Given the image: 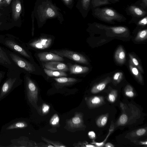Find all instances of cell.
<instances>
[{"mask_svg": "<svg viewBox=\"0 0 147 147\" xmlns=\"http://www.w3.org/2000/svg\"><path fill=\"white\" fill-rule=\"evenodd\" d=\"M33 11L39 27L48 19H57L61 24L64 20L61 10L52 0H36Z\"/></svg>", "mask_w": 147, "mask_h": 147, "instance_id": "6da1fadb", "label": "cell"}, {"mask_svg": "<svg viewBox=\"0 0 147 147\" xmlns=\"http://www.w3.org/2000/svg\"><path fill=\"white\" fill-rule=\"evenodd\" d=\"M91 10L94 17L105 22L114 24L115 21L124 22L127 20L124 16L112 7H98Z\"/></svg>", "mask_w": 147, "mask_h": 147, "instance_id": "7a4b0ae2", "label": "cell"}, {"mask_svg": "<svg viewBox=\"0 0 147 147\" xmlns=\"http://www.w3.org/2000/svg\"><path fill=\"white\" fill-rule=\"evenodd\" d=\"M26 92L28 102L35 107L37 106L38 90L34 82L28 76L25 79Z\"/></svg>", "mask_w": 147, "mask_h": 147, "instance_id": "3957f363", "label": "cell"}, {"mask_svg": "<svg viewBox=\"0 0 147 147\" xmlns=\"http://www.w3.org/2000/svg\"><path fill=\"white\" fill-rule=\"evenodd\" d=\"M20 83L16 77L9 78L6 80L0 89V101L8 96Z\"/></svg>", "mask_w": 147, "mask_h": 147, "instance_id": "277c9868", "label": "cell"}, {"mask_svg": "<svg viewBox=\"0 0 147 147\" xmlns=\"http://www.w3.org/2000/svg\"><path fill=\"white\" fill-rule=\"evenodd\" d=\"M51 51L62 57H66L80 63L86 64L88 62L86 59L82 55L73 51L62 50Z\"/></svg>", "mask_w": 147, "mask_h": 147, "instance_id": "5b68a950", "label": "cell"}, {"mask_svg": "<svg viewBox=\"0 0 147 147\" xmlns=\"http://www.w3.org/2000/svg\"><path fill=\"white\" fill-rule=\"evenodd\" d=\"M9 55L12 60L19 67L29 72H32L35 71L34 66L30 63L14 54L11 53Z\"/></svg>", "mask_w": 147, "mask_h": 147, "instance_id": "8992f818", "label": "cell"}, {"mask_svg": "<svg viewBox=\"0 0 147 147\" xmlns=\"http://www.w3.org/2000/svg\"><path fill=\"white\" fill-rule=\"evenodd\" d=\"M125 11L127 15L132 18H140L147 16V11L133 4L127 5Z\"/></svg>", "mask_w": 147, "mask_h": 147, "instance_id": "52a82bcc", "label": "cell"}, {"mask_svg": "<svg viewBox=\"0 0 147 147\" xmlns=\"http://www.w3.org/2000/svg\"><path fill=\"white\" fill-rule=\"evenodd\" d=\"M28 126L26 121L20 119H15L3 126L2 130L3 131L13 130H20L25 128Z\"/></svg>", "mask_w": 147, "mask_h": 147, "instance_id": "ba28073f", "label": "cell"}, {"mask_svg": "<svg viewBox=\"0 0 147 147\" xmlns=\"http://www.w3.org/2000/svg\"><path fill=\"white\" fill-rule=\"evenodd\" d=\"M92 0H78L76 7L81 13L84 18H85L91 10Z\"/></svg>", "mask_w": 147, "mask_h": 147, "instance_id": "9c48e42d", "label": "cell"}, {"mask_svg": "<svg viewBox=\"0 0 147 147\" xmlns=\"http://www.w3.org/2000/svg\"><path fill=\"white\" fill-rule=\"evenodd\" d=\"M52 42L50 38H42L35 40L29 44L31 47L39 49H43L49 47Z\"/></svg>", "mask_w": 147, "mask_h": 147, "instance_id": "30bf717a", "label": "cell"}, {"mask_svg": "<svg viewBox=\"0 0 147 147\" xmlns=\"http://www.w3.org/2000/svg\"><path fill=\"white\" fill-rule=\"evenodd\" d=\"M37 55L39 59L41 61H59L64 60L62 57L52 52H41L38 53Z\"/></svg>", "mask_w": 147, "mask_h": 147, "instance_id": "8fae6325", "label": "cell"}, {"mask_svg": "<svg viewBox=\"0 0 147 147\" xmlns=\"http://www.w3.org/2000/svg\"><path fill=\"white\" fill-rule=\"evenodd\" d=\"M68 126L74 129L81 127L83 125V120L82 114L79 112H76L74 116L67 122Z\"/></svg>", "mask_w": 147, "mask_h": 147, "instance_id": "7c38bea8", "label": "cell"}, {"mask_svg": "<svg viewBox=\"0 0 147 147\" xmlns=\"http://www.w3.org/2000/svg\"><path fill=\"white\" fill-rule=\"evenodd\" d=\"M44 66L45 68L59 71H67L68 68L65 64L57 61H50L45 63Z\"/></svg>", "mask_w": 147, "mask_h": 147, "instance_id": "4fadbf2b", "label": "cell"}, {"mask_svg": "<svg viewBox=\"0 0 147 147\" xmlns=\"http://www.w3.org/2000/svg\"><path fill=\"white\" fill-rule=\"evenodd\" d=\"M5 44L8 47L24 56L28 58L30 57V56L23 48L14 41L7 40L5 42Z\"/></svg>", "mask_w": 147, "mask_h": 147, "instance_id": "5bb4252c", "label": "cell"}, {"mask_svg": "<svg viewBox=\"0 0 147 147\" xmlns=\"http://www.w3.org/2000/svg\"><path fill=\"white\" fill-rule=\"evenodd\" d=\"M13 18L17 21L20 16L22 11V7L20 0H13L12 4Z\"/></svg>", "mask_w": 147, "mask_h": 147, "instance_id": "9a60e30c", "label": "cell"}, {"mask_svg": "<svg viewBox=\"0 0 147 147\" xmlns=\"http://www.w3.org/2000/svg\"><path fill=\"white\" fill-rule=\"evenodd\" d=\"M120 0H92L91 10L103 6L111 5L119 2Z\"/></svg>", "mask_w": 147, "mask_h": 147, "instance_id": "2e32d148", "label": "cell"}, {"mask_svg": "<svg viewBox=\"0 0 147 147\" xmlns=\"http://www.w3.org/2000/svg\"><path fill=\"white\" fill-rule=\"evenodd\" d=\"M69 69L71 74L84 73L87 72L89 70L88 67H83L76 64L69 65Z\"/></svg>", "mask_w": 147, "mask_h": 147, "instance_id": "e0dca14e", "label": "cell"}, {"mask_svg": "<svg viewBox=\"0 0 147 147\" xmlns=\"http://www.w3.org/2000/svg\"><path fill=\"white\" fill-rule=\"evenodd\" d=\"M45 73L49 76L51 77H60L66 76V73L64 71L45 68L44 69Z\"/></svg>", "mask_w": 147, "mask_h": 147, "instance_id": "ac0fdd59", "label": "cell"}, {"mask_svg": "<svg viewBox=\"0 0 147 147\" xmlns=\"http://www.w3.org/2000/svg\"><path fill=\"white\" fill-rule=\"evenodd\" d=\"M54 79L58 83L65 85L73 84L77 81L76 79L74 78L63 77L55 78Z\"/></svg>", "mask_w": 147, "mask_h": 147, "instance_id": "d6986e66", "label": "cell"}, {"mask_svg": "<svg viewBox=\"0 0 147 147\" xmlns=\"http://www.w3.org/2000/svg\"><path fill=\"white\" fill-rule=\"evenodd\" d=\"M115 58L118 63H124L125 58V54L122 47H119L117 50L115 54Z\"/></svg>", "mask_w": 147, "mask_h": 147, "instance_id": "ffe728a7", "label": "cell"}, {"mask_svg": "<svg viewBox=\"0 0 147 147\" xmlns=\"http://www.w3.org/2000/svg\"><path fill=\"white\" fill-rule=\"evenodd\" d=\"M129 23H135L140 27H145L147 24V16L140 18H132Z\"/></svg>", "mask_w": 147, "mask_h": 147, "instance_id": "44dd1931", "label": "cell"}, {"mask_svg": "<svg viewBox=\"0 0 147 147\" xmlns=\"http://www.w3.org/2000/svg\"><path fill=\"white\" fill-rule=\"evenodd\" d=\"M103 101V99L101 97L95 96L90 98L87 101L89 106L93 107L100 105Z\"/></svg>", "mask_w": 147, "mask_h": 147, "instance_id": "7402d4cb", "label": "cell"}, {"mask_svg": "<svg viewBox=\"0 0 147 147\" xmlns=\"http://www.w3.org/2000/svg\"><path fill=\"white\" fill-rule=\"evenodd\" d=\"M107 83L108 81H106L95 86L92 89L91 92L95 93L103 90L105 88Z\"/></svg>", "mask_w": 147, "mask_h": 147, "instance_id": "603a6c76", "label": "cell"}, {"mask_svg": "<svg viewBox=\"0 0 147 147\" xmlns=\"http://www.w3.org/2000/svg\"><path fill=\"white\" fill-rule=\"evenodd\" d=\"M42 139L48 144H50L53 145L54 147H65L66 146L63 144L61 142H58L51 140L45 138L41 137Z\"/></svg>", "mask_w": 147, "mask_h": 147, "instance_id": "cb8c5ba5", "label": "cell"}, {"mask_svg": "<svg viewBox=\"0 0 147 147\" xmlns=\"http://www.w3.org/2000/svg\"><path fill=\"white\" fill-rule=\"evenodd\" d=\"M112 29L115 34H120L127 32L128 29L124 26H112Z\"/></svg>", "mask_w": 147, "mask_h": 147, "instance_id": "d4e9b609", "label": "cell"}, {"mask_svg": "<svg viewBox=\"0 0 147 147\" xmlns=\"http://www.w3.org/2000/svg\"><path fill=\"white\" fill-rule=\"evenodd\" d=\"M0 63H8L11 64V62L6 54L0 47Z\"/></svg>", "mask_w": 147, "mask_h": 147, "instance_id": "484cf974", "label": "cell"}, {"mask_svg": "<svg viewBox=\"0 0 147 147\" xmlns=\"http://www.w3.org/2000/svg\"><path fill=\"white\" fill-rule=\"evenodd\" d=\"M130 69L133 74L140 81L142 80L141 76L137 68L133 65L131 62L129 65Z\"/></svg>", "mask_w": 147, "mask_h": 147, "instance_id": "4316f807", "label": "cell"}, {"mask_svg": "<svg viewBox=\"0 0 147 147\" xmlns=\"http://www.w3.org/2000/svg\"><path fill=\"white\" fill-rule=\"evenodd\" d=\"M133 4L147 11V0H138Z\"/></svg>", "mask_w": 147, "mask_h": 147, "instance_id": "83f0119b", "label": "cell"}, {"mask_svg": "<svg viewBox=\"0 0 147 147\" xmlns=\"http://www.w3.org/2000/svg\"><path fill=\"white\" fill-rule=\"evenodd\" d=\"M108 120L107 116L103 115L99 118L96 121V124L100 127L105 126Z\"/></svg>", "mask_w": 147, "mask_h": 147, "instance_id": "f1b7e54d", "label": "cell"}, {"mask_svg": "<svg viewBox=\"0 0 147 147\" xmlns=\"http://www.w3.org/2000/svg\"><path fill=\"white\" fill-rule=\"evenodd\" d=\"M59 119L58 115L56 113L54 114L51 118L49 123L53 126H56L59 123Z\"/></svg>", "mask_w": 147, "mask_h": 147, "instance_id": "f546056e", "label": "cell"}, {"mask_svg": "<svg viewBox=\"0 0 147 147\" xmlns=\"http://www.w3.org/2000/svg\"><path fill=\"white\" fill-rule=\"evenodd\" d=\"M125 93L126 96L129 97H133L134 95L133 89L130 86H127L125 90Z\"/></svg>", "mask_w": 147, "mask_h": 147, "instance_id": "4dcf8cb0", "label": "cell"}, {"mask_svg": "<svg viewBox=\"0 0 147 147\" xmlns=\"http://www.w3.org/2000/svg\"><path fill=\"white\" fill-rule=\"evenodd\" d=\"M128 118L127 115L125 114H123L120 116L119 122V124L124 125L125 124L128 120Z\"/></svg>", "mask_w": 147, "mask_h": 147, "instance_id": "1f68e13d", "label": "cell"}, {"mask_svg": "<svg viewBox=\"0 0 147 147\" xmlns=\"http://www.w3.org/2000/svg\"><path fill=\"white\" fill-rule=\"evenodd\" d=\"M65 5L69 8L71 9L74 5V0H61Z\"/></svg>", "mask_w": 147, "mask_h": 147, "instance_id": "d6a6232c", "label": "cell"}, {"mask_svg": "<svg viewBox=\"0 0 147 147\" xmlns=\"http://www.w3.org/2000/svg\"><path fill=\"white\" fill-rule=\"evenodd\" d=\"M147 34V30L145 29L140 30L138 33L137 37L140 39H143L146 36Z\"/></svg>", "mask_w": 147, "mask_h": 147, "instance_id": "836d02e7", "label": "cell"}, {"mask_svg": "<svg viewBox=\"0 0 147 147\" xmlns=\"http://www.w3.org/2000/svg\"><path fill=\"white\" fill-rule=\"evenodd\" d=\"M50 106L44 103L42 104L41 107V111L43 114H47L49 111Z\"/></svg>", "mask_w": 147, "mask_h": 147, "instance_id": "e575fe53", "label": "cell"}, {"mask_svg": "<svg viewBox=\"0 0 147 147\" xmlns=\"http://www.w3.org/2000/svg\"><path fill=\"white\" fill-rule=\"evenodd\" d=\"M116 97V95L115 93V92H112L109 94L108 98L110 102H113L115 101Z\"/></svg>", "mask_w": 147, "mask_h": 147, "instance_id": "d590c367", "label": "cell"}, {"mask_svg": "<svg viewBox=\"0 0 147 147\" xmlns=\"http://www.w3.org/2000/svg\"><path fill=\"white\" fill-rule=\"evenodd\" d=\"M32 21V36H33L34 34V11H33L32 12L31 15Z\"/></svg>", "mask_w": 147, "mask_h": 147, "instance_id": "8d00e7d4", "label": "cell"}, {"mask_svg": "<svg viewBox=\"0 0 147 147\" xmlns=\"http://www.w3.org/2000/svg\"><path fill=\"white\" fill-rule=\"evenodd\" d=\"M122 75V73L120 72H117L114 75L113 79L116 81H119L121 78Z\"/></svg>", "mask_w": 147, "mask_h": 147, "instance_id": "74e56055", "label": "cell"}, {"mask_svg": "<svg viewBox=\"0 0 147 147\" xmlns=\"http://www.w3.org/2000/svg\"><path fill=\"white\" fill-rule=\"evenodd\" d=\"M146 132V130L145 129L142 128L137 130L136 132V134L138 136H141L144 135Z\"/></svg>", "mask_w": 147, "mask_h": 147, "instance_id": "f35d334b", "label": "cell"}, {"mask_svg": "<svg viewBox=\"0 0 147 147\" xmlns=\"http://www.w3.org/2000/svg\"><path fill=\"white\" fill-rule=\"evenodd\" d=\"M132 63L135 66H138L139 63L137 60L135 58L133 57L131 55H130Z\"/></svg>", "mask_w": 147, "mask_h": 147, "instance_id": "ab89813d", "label": "cell"}, {"mask_svg": "<svg viewBox=\"0 0 147 147\" xmlns=\"http://www.w3.org/2000/svg\"><path fill=\"white\" fill-rule=\"evenodd\" d=\"M88 135L89 138L92 139L94 138L96 136L95 132L93 131H90L89 132Z\"/></svg>", "mask_w": 147, "mask_h": 147, "instance_id": "60d3db41", "label": "cell"}, {"mask_svg": "<svg viewBox=\"0 0 147 147\" xmlns=\"http://www.w3.org/2000/svg\"><path fill=\"white\" fill-rule=\"evenodd\" d=\"M105 146L106 147H114V146L112 144L110 143H108L105 144Z\"/></svg>", "mask_w": 147, "mask_h": 147, "instance_id": "b9f144b4", "label": "cell"}, {"mask_svg": "<svg viewBox=\"0 0 147 147\" xmlns=\"http://www.w3.org/2000/svg\"><path fill=\"white\" fill-rule=\"evenodd\" d=\"M12 0H4L5 4L9 5L10 4Z\"/></svg>", "mask_w": 147, "mask_h": 147, "instance_id": "7bdbcfd3", "label": "cell"}, {"mask_svg": "<svg viewBox=\"0 0 147 147\" xmlns=\"http://www.w3.org/2000/svg\"><path fill=\"white\" fill-rule=\"evenodd\" d=\"M5 4L4 0H0V7Z\"/></svg>", "mask_w": 147, "mask_h": 147, "instance_id": "ee69618b", "label": "cell"}, {"mask_svg": "<svg viewBox=\"0 0 147 147\" xmlns=\"http://www.w3.org/2000/svg\"><path fill=\"white\" fill-rule=\"evenodd\" d=\"M86 147H94L96 146H94L93 145H92L90 144H88L86 145Z\"/></svg>", "mask_w": 147, "mask_h": 147, "instance_id": "f6af8a7d", "label": "cell"}, {"mask_svg": "<svg viewBox=\"0 0 147 147\" xmlns=\"http://www.w3.org/2000/svg\"><path fill=\"white\" fill-rule=\"evenodd\" d=\"M141 143V144L144 145H147V142L146 141L145 142H140Z\"/></svg>", "mask_w": 147, "mask_h": 147, "instance_id": "bcb514c9", "label": "cell"}, {"mask_svg": "<svg viewBox=\"0 0 147 147\" xmlns=\"http://www.w3.org/2000/svg\"><path fill=\"white\" fill-rule=\"evenodd\" d=\"M3 78V76H2V74L1 73H0V83Z\"/></svg>", "mask_w": 147, "mask_h": 147, "instance_id": "7dc6e473", "label": "cell"}, {"mask_svg": "<svg viewBox=\"0 0 147 147\" xmlns=\"http://www.w3.org/2000/svg\"><path fill=\"white\" fill-rule=\"evenodd\" d=\"M2 23V22H0V26L1 25V24Z\"/></svg>", "mask_w": 147, "mask_h": 147, "instance_id": "c3c4849f", "label": "cell"}, {"mask_svg": "<svg viewBox=\"0 0 147 147\" xmlns=\"http://www.w3.org/2000/svg\"><path fill=\"white\" fill-rule=\"evenodd\" d=\"M2 146L3 147V146H0V147H2Z\"/></svg>", "mask_w": 147, "mask_h": 147, "instance_id": "681fc988", "label": "cell"}]
</instances>
